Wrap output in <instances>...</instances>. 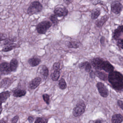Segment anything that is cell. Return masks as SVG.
I'll return each instance as SVG.
<instances>
[{"label":"cell","mask_w":123,"mask_h":123,"mask_svg":"<svg viewBox=\"0 0 123 123\" xmlns=\"http://www.w3.org/2000/svg\"><path fill=\"white\" fill-rule=\"evenodd\" d=\"M10 92L8 91L2 92L0 94V101L1 104L5 103L10 96Z\"/></svg>","instance_id":"17"},{"label":"cell","mask_w":123,"mask_h":123,"mask_svg":"<svg viewBox=\"0 0 123 123\" xmlns=\"http://www.w3.org/2000/svg\"><path fill=\"white\" fill-rule=\"evenodd\" d=\"M51 22L49 21H44L39 23L37 26L36 29L39 33L43 34L51 26Z\"/></svg>","instance_id":"4"},{"label":"cell","mask_w":123,"mask_h":123,"mask_svg":"<svg viewBox=\"0 0 123 123\" xmlns=\"http://www.w3.org/2000/svg\"><path fill=\"white\" fill-rule=\"evenodd\" d=\"M108 80L112 88L117 92L123 91V75L118 71H114L108 75Z\"/></svg>","instance_id":"1"},{"label":"cell","mask_w":123,"mask_h":123,"mask_svg":"<svg viewBox=\"0 0 123 123\" xmlns=\"http://www.w3.org/2000/svg\"><path fill=\"white\" fill-rule=\"evenodd\" d=\"M16 46V44L14 43L11 44V45H8V46H6L4 48H3L2 51L3 52H5L9 51L12 50Z\"/></svg>","instance_id":"28"},{"label":"cell","mask_w":123,"mask_h":123,"mask_svg":"<svg viewBox=\"0 0 123 123\" xmlns=\"http://www.w3.org/2000/svg\"><path fill=\"white\" fill-rule=\"evenodd\" d=\"M0 123H6L5 121L3 119H1L0 121Z\"/></svg>","instance_id":"41"},{"label":"cell","mask_w":123,"mask_h":123,"mask_svg":"<svg viewBox=\"0 0 123 123\" xmlns=\"http://www.w3.org/2000/svg\"><path fill=\"white\" fill-rule=\"evenodd\" d=\"M59 87L61 90H64L66 89L67 87V83L64 78H61L59 83Z\"/></svg>","instance_id":"26"},{"label":"cell","mask_w":123,"mask_h":123,"mask_svg":"<svg viewBox=\"0 0 123 123\" xmlns=\"http://www.w3.org/2000/svg\"><path fill=\"white\" fill-rule=\"evenodd\" d=\"M7 36L6 34H4L1 33L0 34V40L1 41H5L7 39Z\"/></svg>","instance_id":"36"},{"label":"cell","mask_w":123,"mask_h":123,"mask_svg":"<svg viewBox=\"0 0 123 123\" xmlns=\"http://www.w3.org/2000/svg\"><path fill=\"white\" fill-rule=\"evenodd\" d=\"M90 75L91 78H95V77L96 76L95 75V72H93L92 70H91V72H90Z\"/></svg>","instance_id":"38"},{"label":"cell","mask_w":123,"mask_h":123,"mask_svg":"<svg viewBox=\"0 0 123 123\" xmlns=\"http://www.w3.org/2000/svg\"><path fill=\"white\" fill-rule=\"evenodd\" d=\"M26 94V91L21 89H16L13 91V95L14 97L20 98L24 96Z\"/></svg>","instance_id":"19"},{"label":"cell","mask_w":123,"mask_h":123,"mask_svg":"<svg viewBox=\"0 0 123 123\" xmlns=\"http://www.w3.org/2000/svg\"><path fill=\"white\" fill-rule=\"evenodd\" d=\"M48 120L45 117H38L37 119L34 123H47Z\"/></svg>","instance_id":"29"},{"label":"cell","mask_w":123,"mask_h":123,"mask_svg":"<svg viewBox=\"0 0 123 123\" xmlns=\"http://www.w3.org/2000/svg\"><path fill=\"white\" fill-rule=\"evenodd\" d=\"M16 38H8L5 40L3 43V44L5 46H7L8 45H11L14 43V42L16 41Z\"/></svg>","instance_id":"27"},{"label":"cell","mask_w":123,"mask_h":123,"mask_svg":"<svg viewBox=\"0 0 123 123\" xmlns=\"http://www.w3.org/2000/svg\"><path fill=\"white\" fill-rule=\"evenodd\" d=\"M112 123H121L123 121V116L120 114H116L112 116Z\"/></svg>","instance_id":"16"},{"label":"cell","mask_w":123,"mask_h":123,"mask_svg":"<svg viewBox=\"0 0 123 123\" xmlns=\"http://www.w3.org/2000/svg\"><path fill=\"white\" fill-rule=\"evenodd\" d=\"M86 105L83 101H81L78 103L76 106L74 108L73 111V114L75 117L80 116L85 111Z\"/></svg>","instance_id":"3"},{"label":"cell","mask_w":123,"mask_h":123,"mask_svg":"<svg viewBox=\"0 0 123 123\" xmlns=\"http://www.w3.org/2000/svg\"><path fill=\"white\" fill-rule=\"evenodd\" d=\"M41 59L37 57H32L28 60V62L30 66L32 67H36L41 62Z\"/></svg>","instance_id":"20"},{"label":"cell","mask_w":123,"mask_h":123,"mask_svg":"<svg viewBox=\"0 0 123 123\" xmlns=\"http://www.w3.org/2000/svg\"><path fill=\"white\" fill-rule=\"evenodd\" d=\"M57 17V16L55 14L51 15L49 18V19L52 22V23L55 25L57 24L58 23V20Z\"/></svg>","instance_id":"30"},{"label":"cell","mask_w":123,"mask_h":123,"mask_svg":"<svg viewBox=\"0 0 123 123\" xmlns=\"http://www.w3.org/2000/svg\"><path fill=\"white\" fill-rule=\"evenodd\" d=\"M14 81V79L12 78H5L0 82V88L7 89L11 85Z\"/></svg>","instance_id":"11"},{"label":"cell","mask_w":123,"mask_h":123,"mask_svg":"<svg viewBox=\"0 0 123 123\" xmlns=\"http://www.w3.org/2000/svg\"><path fill=\"white\" fill-rule=\"evenodd\" d=\"M95 72L96 76H97L99 79L103 81H106L108 80V76L107 74L104 72H101L100 70H96Z\"/></svg>","instance_id":"18"},{"label":"cell","mask_w":123,"mask_h":123,"mask_svg":"<svg viewBox=\"0 0 123 123\" xmlns=\"http://www.w3.org/2000/svg\"><path fill=\"white\" fill-rule=\"evenodd\" d=\"M43 98L45 103L49 105L50 103V98L49 96L47 94H44L43 95Z\"/></svg>","instance_id":"31"},{"label":"cell","mask_w":123,"mask_h":123,"mask_svg":"<svg viewBox=\"0 0 123 123\" xmlns=\"http://www.w3.org/2000/svg\"><path fill=\"white\" fill-rule=\"evenodd\" d=\"M80 46V43L79 42L76 41L70 42L68 43V47L69 48L72 49H77Z\"/></svg>","instance_id":"25"},{"label":"cell","mask_w":123,"mask_h":123,"mask_svg":"<svg viewBox=\"0 0 123 123\" xmlns=\"http://www.w3.org/2000/svg\"><path fill=\"white\" fill-rule=\"evenodd\" d=\"M79 67L81 69H84L87 72H90L91 71L92 65L90 62L85 61L79 64Z\"/></svg>","instance_id":"15"},{"label":"cell","mask_w":123,"mask_h":123,"mask_svg":"<svg viewBox=\"0 0 123 123\" xmlns=\"http://www.w3.org/2000/svg\"><path fill=\"white\" fill-rule=\"evenodd\" d=\"M101 43L102 45H103L105 43V38L104 37L102 36L100 40Z\"/></svg>","instance_id":"39"},{"label":"cell","mask_w":123,"mask_h":123,"mask_svg":"<svg viewBox=\"0 0 123 123\" xmlns=\"http://www.w3.org/2000/svg\"><path fill=\"white\" fill-rule=\"evenodd\" d=\"M55 14L59 17H64L68 15V10L65 7H58L55 8L54 10Z\"/></svg>","instance_id":"10"},{"label":"cell","mask_w":123,"mask_h":123,"mask_svg":"<svg viewBox=\"0 0 123 123\" xmlns=\"http://www.w3.org/2000/svg\"><path fill=\"white\" fill-rule=\"evenodd\" d=\"M101 14L100 8H97L93 10L91 12V18L93 20H96L98 18Z\"/></svg>","instance_id":"22"},{"label":"cell","mask_w":123,"mask_h":123,"mask_svg":"<svg viewBox=\"0 0 123 123\" xmlns=\"http://www.w3.org/2000/svg\"><path fill=\"white\" fill-rule=\"evenodd\" d=\"M112 38L116 41L123 38V25L119 26L114 31Z\"/></svg>","instance_id":"8"},{"label":"cell","mask_w":123,"mask_h":123,"mask_svg":"<svg viewBox=\"0 0 123 123\" xmlns=\"http://www.w3.org/2000/svg\"><path fill=\"white\" fill-rule=\"evenodd\" d=\"M18 119H19V117L18 116H16L14 117L12 119V123H17L18 121Z\"/></svg>","instance_id":"35"},{"label":"cell","mask_w":123,"mask_h":123,"mask_svg":"<svg viewBox=\"0 0 123 123\" xmlns=\"http://www.w3.org/2000/svg\"><path fill=\"white\" fill-rule=\"evenodd\" d=\"M28 119L30 123H32L34 121V118L32 116H29V117Z\"/></svg>","instance_id":"37"},{"label":"cell","mask_w":123,"mask_h":123,"mask_svg":"<svg viewBox=\"0 0 123 123\" xmlns=\"http://www.w3.org/2000/svg\"><path fill=\"white\" fill-rule=\"evenodd\" d=\"M2 104H1V108H0V111H1V113L2 112Z\"/></svg>","instance_id":"43"},{"label":"cell","mask_w":123,"mask_h":123,"mask_svg":"<svg viewBox=\"0 0 123 123\" xmlns=\"http://www.w3.org/2000/svg\"><path fill=\"white\" fill-rule=\"evenodd\" d=\"M41 81L42 78H41L39 77L36 78L29 82V88L32 90L35 89L41 84Z\"/></svg>","instance_id":"14"},{"label":"cell","mask_w":123,"mask_h":123,"mask_svg":"<svg viewBox=\"0 0 123 123\" xmlns=\"http://www.w3.org/2000/svg\"><path fill=\"white\" fill-rule=\"evenodd\" d=\"M114 67L111 63L107 60H105L102 67L101 70H104L106 72L110 73L113 72Z\"/></svg>","instance_id":"12"},{"label":"cell","mask_w":123,"mask_h":123,"mask_svg":"<svg viewBox=\"0 0 123 123\" xmlns=\"http://www.w3.org/2000/svg\"><path fill=\"white\" fill-rule=\"evenodd\" d=\"M43 8V6L39 2L34 1L31 3L29 7L27 12L29 15H32L41 12Z\"/></svg>","instance_id":"2"},{"label":"cell","mask_w":123,"mask_h":123,"mask_svg":"<svg viewBox=\"0 0 123 123\" xmlns=\"http://www.w3.org/2000/svg\"><path fill=\"white\" fill-rule=\"evenodd\" d=\"M117 45L119 49L123 50V38L116 41Z\"/></svg>","instance_id":"33"},{"label":"cell","mask_w":123,"mask_h":123,"mask_svg":"<svg viewBox=\"0 0 123 123\" xmlns=\"http://www.w3.org/2000/svg\"><path fill=\"white\" fill-rule=\"evenodd\" d=\"M53 69L54 71H60V64L59 62H55L53 65Z\"/></svg>","instance_id":"32"},{"label":"cell","mask_w":123,"mask_h":123,"mask_svg":"<svg viewBox=\"0 0 123 123\" xmlns=\"http://www.w3.org/2000/svg\"><path fill=\"white\" fill-rule=\"evenodd\" d=\"M18 66V60L15 59H12L10 63V66L11 71L12 72L15 71L17 69Z\"/></svg>","instance_id":"23"},{"label":"cell","mask_w":123,"mask_h":123,"mask_svg":"<svg viewBox=\"0 0 123 123\" xmlns=\"http://www.w3.org/2000/svg\"><path fill=\"white\" fill-rule=\"evenodd\" d=\"M109 16L107 15H104L102 16L100 18L97 20L96 21L95 24L96 26L98 28H101L104 24L107 22L108 20Z\"/></svg>","instance_id":"13"},{"label":"cell","mask_w":123,"mask_h":123,"mask_svg":"<svg viewBox=\"0 0 123 123\" xmlns=\"http://www.w3.org/2000/svg\"><path fill=\"white\" fill-rule=\"evenodd\" d=\"M95 123H102L101 121L100 120H97Z\"/></svg>","instance_id":"42"},{"label":"cell","mask_w":123,"mask_h":123,"mask_svg":"<svg viewBox=\"0 0 123 123\" xmlns=\"http://www.w3.org/2000/svg\"><path fill=\"white\" fill-rule=\"evenodd\" d=\"M105 60L101 57H95L90 60V63L97 70H101L102 66Z\"/></svg>","instance_id":"6"},{"label":"cell","mask_w":123,"mask_h":123,"mask_svg":"<svg viewBox=\"0 0 123 123\" xmlns=\"http://www.w3.org/2000/svg\"><path fill=\"white\" fill-rule=\"evenodd\" d=\"M118 106L123 111V101L121 100H118L117 102Z\"/></svg>","instance_id":"34"},{"label":"cell","mask_w":123,"mask_h":123,"mask_svg":"<svg viewBox=\"0 0 123 123\" xmlns=\"http://www.w3.org/2000/svg\"><path fill=\"white\" fill-rule=\"evenodd\" d=\"M73 2V1H72V0H64V1L65 3L67 5H69L70 4L72 3Z\"/></svg>","instance_id":"40"},{"label":"cell","mask_w":123,"mask_h":123,"mask_svg":"<svg viewBox=\"0 0 123 123\" xmlns=\"http://www.w3.org/2000/svg\"><path fill=\"white\" fill-rule=\"evenodd\" d=\"M60 75V71H55L51 74V77L53 81H56L59 80Z\"/></svg>","instance_id":"24"},{"label":"cell","mask_w":123,"mask_h":123,"mask_svg":"<svg viewBox=\"0 0 123 123\" xmlns=\"http://www.w3.org/2000/svg\"><path fill=\"white\" fill-rule=\"evenodd\" d=\"M111 11L116 15L120 14L123 10V6L118 1H113L111 4Z\"/></svg>","instance_id":"7"},{"label":"cell","mask_w":123,"mask_h":123,"mask_svg":"<svg viewBox=\"0 0 123 123\" xmlns=\"http://www.w3.org/2000/svg\"><path fill=\"white\" fill-rule=\"evenodd\" d=\"M96 87L101 97L106 98L108 96L109 91L104 83L101 82H98L96 84Z\"/></svg>","instance_id":"5"},{"label":"cell","mask_w":123,"mask_h":123,"mask_svg":"<svg viewBox=\"0 0 123 123\" xmlns=\"http://www.w3.org/2000/svg\"><path fill=\"white\" fill-rule=\"evenodd\" d=\"M11 72L10 64L7 62H3L1 63L0 64V73L1 75L8 74Z\"/></svg>","instance_id":"9"},{"label":"cell","mask_w":123,"mask_h":123,"mask_svg":"<svg viewBox=\"0 0 123 123\" xmlns=\"http://www.w3.org/2000/svg\"><path fill=\"white\" fill-rule=\"evenodd\" d=\"M40 73L44 80L47 78L49 74V70L46 66L43 65L40 70Z\"/></svg>","instance_id":"21"}]
</instances>
